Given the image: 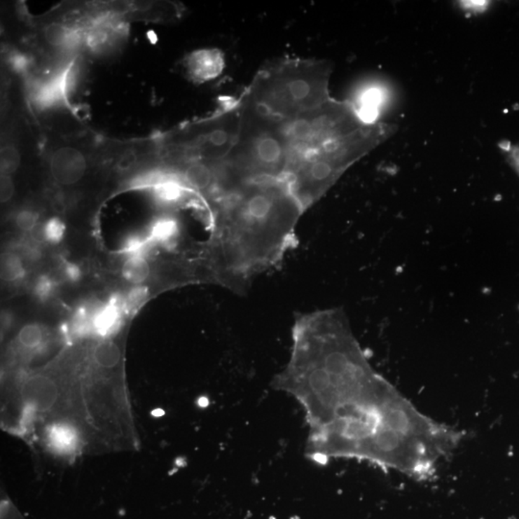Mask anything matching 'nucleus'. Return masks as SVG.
<instances>
[{
    "instance_id": "25",
    "label": "nucleus",
    "mask_w": 519,
    "mask_h": 519,
    "mask_svg": "<svg viewBox=\"0 0 519 519\" xmlns=\"http://www.w3.org/2000/svg\"><path fill=\"white\" fill-rule=\"evenodd\" d=\"M10 61H11L13 69L17 71H25L29 67V61H28L27 57L20 55V54H15L11 57Z\"/></svg>"
},
{
    "instance_id": "17",
    "label": "nucleus",
    "mask_w": 519,
    "mask_h": 519,
    "mask_svg": "<svg viewBox=\"0 0 519 519\" xmlns=\"http://www.w3.org/2000/svg\"><path fill=\"white\" fill-rule=\"evenodd\" d=\"M39 216L36 212L25 209L20 211L15 216V226L20 231L25 233H32L38 226Z\"/></svg>"
},
{
    "instance_id": "2",
    "label": "nucleus",
    "mask_w": 519,
    "mask_h": 519,
    "mask_svg": "<svg viewBox=\"0 0 519 519\" xmlns=\"http://www.w3.org/2000/svg\"><path fill=\"white\" fill-rule=\"evenodd\" d=\"M214 203V275L244 294L298 245L296 226L305 211L285 180L254 181Z\"/></svg>"
},
{
    "instance_id": "13",
    "label": "nucleus",
    "mask_w": 519,
    "mask_h": 519,
    "mask_svg": "<svg viewBox=\"0 0 519 519\" xmlns=\"http://www.w3.org/2000/svg\"><path fill=\"white\" fill-rule=\"evenodd\" d=\"M25 275V265L19 255L14 252H5L0 260V277L4 282L12 283L20 280Z\"/></svg>"
},
{
    "instance_id": "12",
    "label": "nucleus",
    "mask_w": 519,
    "mask_h": 519,
    "mask_svg": "<svg viewBox=\"0 0 519 519\" xmlns=\"http://www.w3.org/2000/svg\"><path fill=\"white\" fill-rule=\"evenodd\" d=\"M48 440L50 445L59 452H71L76 448L77 436L76 431L68 425H54L48 431Z\"/></svg>"
},
{
    "instance_id": "26",
    "label": "nucleus",
    "mask_w": 519,
    "mask_h": 519,
    "mask_svg": "<svg viewBox=\"0 0 519 519\" xmlns=\"http://www.w3.org/2000/svg\"><path fill=\"white\" fill-rule=\"evenodd\" d=\"M153 415H156V417H159V415H164V412H162V410H154Z\"/></svg>"
},
{
    "instance_id": "24",
    "label": "nucleus",
    "mask_w": 519,
    "mask_h": 519,
    "mask_svg": "<svg viewBox=\"0 0 519 519\" xmlns=\"http://www.w3.org/2000/svg\"><path fill=\"white\" fill-rule=\"evenodd\" d=\"M63 275L69 282H78L81 279V270L78 265L74 263L64 262L63 265Z\"/></svg>"
},
{
    "instance_id": "21",
    "label": "nucleus",
    "mask_w": 519,
    "mask_h": 519,
    "mask_svg": "<svg viewBox=\"0 0 519 519\" xmlns=\"http://www.w3.org/2000/svg\"><path fill=\"white\" fill-rule=\"evenodd\" d=\"M501 149L504 152L511 165L515 167L519 174V143L512 144L510 141L500 144Z\"/></svg>"
},
{
    "instance_id": "19",
    "label": "nucleus",
    "mask_w": 519,
    "mask_h": 519,
    "mask_svg": "<svg viewBox=\"0 0 519 519\" xmlns=\"http://www.w3.org/2000/svg\"><path fill=\"white\" fill-rule=\"evenodd\" d=\"M56 283L49 275H42L37 279L34 286L36 298L40 300L46 301L51 298L55 291Z\"/></svg>"
},
{
    "instance_id": "22",
    "label": "nucleus",
    "mask_w": 519,
    "mask_h": 519,
    "mask_svg": "<svg viewBox=\"0 0 519 519\" xmlns=\"http://www.w3.org/2000/svg\"><path fill=\"white\" fill-rule=\"evenodd\" d=\"M14 193V183H13L11 177L1 175V179H0V201L1 203H6L11 200Z\"/></svg>"
},
{
    "instance_id": "9",
    "label": "nucleus",
    "mask_w": 519,
    "mask_h": 519,
    "mask_svg": "<svg viewBox=\"0 0 519 519\" xmlns=\"http://www.w3.org/2000/svg\"><path fill=\"white\" fill-rule=\"evenodd\" d=\"M385 99L384 90L379 88H368L361 92L357 102L352 103L361 120L368 125L377 123V118Z\"/></svg>"
},
{
    "instance_id": "8",
    "label": "nucleus",
    "mask_w": 519,
    "mask_h": 519,
    "mask_svg": "<svg viewBox=\"0 0 519 519\" xmlns=\"http://www.w3.org/2000/svg\"><path fill=\"white\" fill-rule=\"evenodd\" d=\"M121 321V304L116 298L98 307L92 319V330L100 337L106 338L113 334Z\"/></svg>"
},
{
    "instance_id": "23",
    "label": "nucleus",
    "mask_w": 519,
    "mask_h": 519,
    "mask_svg": "<svg viewBox=\"0 0 519 519\" xmlns=\"http://www.w3.org/2000/svg\"><path fill=\"white\" fill-rule=\"evenodd\" d=\"M146 298V289L138 286L129 293L127 298H126V306L128 305V307H130V308H134V307L138 306Z\"/></svg>"
},
{
    "instance_id": "1",
    "label": "nucleus",
    "mask_w": 519,
    "mask_h": 519,
    "mask_svg": "<svg viewBox=\"0 0 519 519\" xmlns=\"http://www.w3.org/2000/svg\"><path fill=\"white\" fill-rule=\"evenodd\" d=\"M293 340L275 385L306 408L312 454L365 459L417 481L436 476L463 435L423 415L377 376L337 312L300 314Z\"/></svg>"
},
{
    "instance_id": "20",
    "label": "nucleus",
    "mask_w": 519,
    "mask_h": 519,
    "mask_svg": "<svg viewBox=\"0 0 519 519\" xmlns=\"http://www.w3.org/2000/svg\"><path fill=\"white\" fill-rule=\"evenodd\" d=\"M149 242H151L149 240L143 239L141 237H129L125 247H123V251L127 254L129 257L143 255V252L146 250Z\"/></svg>"
},
{
    "instance_id": "5",
    "label": "nucleus",
    "mask_w": 519,
    "mask_h": 519,
    "mask_svg": "<svg viewBox=\"0 0 519 519\" xmlns=\"http://www.w3.org/2000/svg\"><path fill=\"white\" fill-rule=\"evenodd\" d=\"M331 72L328 61H280L261 69L244 95L262 112L293 121L331 99Z\"/></svg>"
},
{
    "instance_id": "27",
    "label": "nucleus",
    "mask_w": 519,
    "mask_h": 519,
    "mask_svg": "<svg viewBox=\"0 0 519 519\" xmlns=\"http://www.w3.org/2000/svg\"><path fill=\"white\" fill-rule=\"evenodd\" d=\"M200 404L202 407L206 406V405H207V400H206L205 399H201L200 401Z\"/></svg>"
},
{
    "instance_id": "14",
    "label": "nucleus",
    "mask_w": 519,
    "mask_h": 519,
    "mask_svg": "<svg viewBox=\"0 0 519 519\" xmlns=\"http://www.w3.org/2000/svg\"><path fill=\"white\" fill-rule=\"evenodd\" d=\"M43 242L50 244H60L66 235V226L61 219L53 216L41 226Z\"/></svg>"
},
{
    "instance_id": "3",
    "label": "nucleus",
    "mask_w": 519,
    "mask_h": 519,
    "mask_svg": "<svg viewBox=\"0 0 519 519\" xmlns=\"http://www.w3.org/2000/svg\"><path fill=\"white\" fill-rule=\"evenodd\" d=\"M290 154L285 180L306 212L348 167L392 133L391 126L368 125L352 102L329 99L286 121Z\"/></svg>"
},
{
    "instance_id": "11",
    "label": "nucleus",
    "mask_w": 519,
    "mask_h": 519,
    "mask_svg": "<svg viewBox=\"0 0 519 519\" xmlns=\"http://www.w3.org/2000/svg\"><path fill=\"white\" fill-rule=\"evenodd\" d=\"M121 273L127 282L141 286L151 275V265L143 255L128 257L121 268Z\"/></svg>"
},
{
    "instance_id": "18",
    "label": "nucleus",
    "mask_w": 519,
    "mask_h": 519,
    "mask_svg": "<svg viewBox=\"0 0 519 519\" xmlns=\"http://www.w3.org/2000/svg\"><path fill=\"white\" fill-rule=\"evenodd\" d=\"M20 342L27 347H35L43 340V331L37 324H28L22 328L19 335Z\"/></svg>"
},
{
    "instance_id": "6",
    "label": "nucleus",
    "mask_w": 519,
    "mask_h": 519,
    "mask_svg": "<svg viewBox=\"0 0 519 519\" xmlns=\"http://www.w3.org/2000/svg\"><path fill=\"white\" fill-rule=\"evenodd\" d=\"M184 67L188 78L196 84H201L221 76L226 67V61L219 49L203 48L188 54L186 57Z\"/></svg>"
},
{
    "instance_id": "7",
    "label": "nucleus",
    "mask_w": 519,
    "mask_h": 519,
    "mask_svg": "<svg viewBox=\"0 0 519 519\" xmlns=\"http://www.w3.org/2000/svg\"><path fill=\"white\" fill-rule=\"evenodd\" d=\"M86 169L84 155L74 147H62L51 156V175L58 184H76L83 178Z\"/></svg>"
},
{
    "instance_id": "4",
    "label": "nucleus",
    "mask_w": 519,
    "mask_h": 519,
    "mask_svg": "<svg viewBox=\"0 0 519 519\" xmlns=\"http://www.w3.org/2000/svg\"><path fill=\"white\" fill-rule=\"evenodd\" d=\"M240 102L241 125L236 143L214 166V193L218 198L254 181L285 180L288 169L286 121L262 112L244 95Z\"/></svg>"
},
{
    "instance_id": "10",
    "label": "nucleus",
    "mask_w": 519,
    "mask_h": 519,
    "mask_svg": "<svg viewBox=\"0 0 519 519\" xmlns=\"http://www.w3.org/2000/svg\"><path fill=\"white\" fill-rule=\"evenodd\" d=\"M180 232L179 222L170 216H162L152 223L149 230V241L152 244H170Z\"/></svg>"
},
{
    "instance_id": "15",
    "label": "nucleus",
    "mask_w": 519,
    "mask_h": 519,
    "mask_svg": "<svg viewBox=\"0 0 519 519\" xmlns=\"http://www.w3.org/2000/svg\"><path fill=\"white\" fill-rule=\"evenodd\" d=\"M20 164V156L19 151L13 146H5L2 148L1 156H0V169L1 175L11 177L13 173L19 169Z\"/></svg>"
},
{
    "instance_id": "16",
    "label": "nucleus",
    "mask_w": 519,
    "mask_h": 519,
    "mask_svg": "<svg viewBox=\"0 0 519 519\" xmlns=\"http://www.w3.org/2000/svg\"><path fill=\"white\" fill-rule=\"evenodd\" d=\"M95 360L103 366H113L118 363L120 353L113 342H103L95 350Z\"/></svg>"
}]
</instances>
